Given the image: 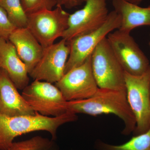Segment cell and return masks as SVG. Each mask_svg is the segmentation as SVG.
<instances>
[{
  "mask_svg": "<svg viewBox=\"0 0 150 150\" xmlns=\"http://www.w3.org/2000/svg\"><path fill=\"white\" fill-rule=\"evenodd\" d=\"M108 14L106 0H87L83 8L70 14L62 39L69 41L96 30L104 24Z\"/></svg>",
  "mask_w": 150,
  "mask_h": 150,
  "instance_id": "cell-10",
  "label": "cell"
},
{
  "mask_svg": "<svg viewBox=\"0 0 150 150\" xmlns=\"http://www.w3.org/2000/svg\"><path fill=\"white\" fill-rule=\"evenodd\" d=\"M17 89L7 73L0 68V113L9 116L34 115L35 112Z\"/></svg>",
  "mask_w": 150,
  "mask_h": 150,
  "instance_id": "cell-12",
  "label": "cell"
},
{
  "mask_svg": "<svg viewBox=\"0 0 150 150\" xmlns=\"http://www.w3.org/2000/svg\"><path fill=\"white\" fill-rule=\"evenodd\" d=\"M70 14L61 6L28 15L27 28L43 48L62 37L68 27Z\"/></svg>",
  "mask_w": 150,
  "mask_h": 150,
  "instance_id": "cell-5",
  "label": "cell"
},
{
  "mask_svg": "<svg viewBox=\"0 0 150 150\" xmlns=\"http://www.w3.org/2000/svg\"><path fill=\"white\" fill-rule=\"evenodd\" d=\"M16 28L10 20L5 11L0 7V38L8 40L11 33Z\"/></svg>",
  "mask_w": 150,
  "mask_h": 150,
  "instance_id": "cell-20",
  "label": "cell"
},
{
  "mask_svg": "<svg viewBox=\"0 0 150 150\" xmlns=\"http://www.w3.org/2000/svg\"><path fill=\"white\" fill-rule=\"evenodd\" d=\"M8 150H59L55 140L35 136L28 139L14 142Z\"/></svg>",
  "mask_w": 150,
  "mask_h": 150,
  "instance_id": "cell-17",
  "label": "cell"
},
{
  "mask_svg": "<svg viewBox=\"0 0 150 150\" xmlns=\"http://www.w3.org/2000/svg\"><path fill=\"white\" fill-rule=\"evenodd\" d=\"M149 47L150 48V40H149Z\"/></svg>",
  "mask_w": 150,
  "mask_h": 150,
  "instance_id": "cell-23",
  "label": "cell"
},
{
  "mask_svg": "<svg viewBox=\"0 0 150 150\" xmlns=\"http://www.w3.org/2000/svg\"><path fill=\"white\" fill-rule=\"evenodd\" d=\"M22 96L35 112L48 117H58L67 112V100L56 86L34 80L23 90Z\"/></svg>",
  "mask_w": 150,
  "mask_h": 150,
  "instance_id": "cell-8",
  "label": "cell"
},
{
  "mask_svg": "<svg viewBox=\"0 0 150 150\" xmlns=\"http://www.w3.org/2000/svg\"><path fill=\"white\" fill-rule=\"evenodd\" d=\"M87 0H54L56 6H61L66 8H71L81 5Z\"/></svg>",
  "mask_w": 150,
  "mask_h": 150,
  "instance_id": "cell-21",
  "label": "cell"
},
{
  "mask_svg": "<svg viewBox=\"0 0 150 150\" xmlns=\"http://www.w3.org/2000/svg\"><path fill=\"white\" fill-rule=\"evenodd\" d=\"M0 68L7 73L18 89L23 90L28 85L29 75L26 65L13 45L3 38H0Z\"/></svg>",
  "mask_w": 150,
  "mask_h": 150,
  "instance_id": "cell-14",
  "label": "cell"
},
{
  "mask_svg": "<svg viewBox=\"0 0 150 150\" xmlns=\"http://www.w3.org/2000/svg\"><path fill=\"white\" fill-rule=\"evenodd\" d=\"M55 86L67 101L81 100L92 96L99 88L92 70L91 56L81 65L65 73Z\"/></svg>",
  "mask_w": 150,
  "mask_h": 150,
  "instance_id": "cell-9",
  "label": "cell"
},
{
  "mask_svg": "<svg viewBox=\"0 0 150 150\" xmlns=\"http://www.w3.org/2000/svg\"><path fill=\"white\" fill-rule=\"evenodd\" d=\"M8 40L26 65L29 75L41 59L44 48L27 27L17 28L11 33Z\"/></svg>",
  "mask_w": 150,
  "mask_h": 150,
  "instance_id": "cell-13",
  "label": "cell"
},
{
  "mask_svg": "<svg viewBox=\"0 0 150 150\" xmlns=\"http://www.w3.org/2000/svg\"><path fill=\"white\" fill-rule=\"evenodd\" d=\"M76 114L67 111L58 117H48L35 112L33 115L9 116L0 113V150H8L14 139L30 132L46 131L56 140L60 126L76 121Z\"/></svg>",
  "mask_w": 150,
  "mask_h": 150,
  "instance_id": "cell-2",
  "label": "cell"
},
{
  "mask_svg": "<svg viewBox=\"0 0 150 150\" xmlns=\"http://www.w3.org/2000/svg\"><path fill=\"white\" fill-rule=\"evenodd\" d=\"M91 64L99 88L126 91L125 71L114 55L107 37L93 52Z\"/></svg>",
  "mask_w": 150,
  "mask_h": 150,
  "instance_id": "cell-3",
  "label": "cell"
},
{
  "mask_svg": "<svg viewBox=\"0 0 150 150\" xmlns=\"http://www.w3.org/2000/svg\"><path fill=\"white\" fill-rule=\"evenodd\" d=\"M109 45L125 72L141 76L150 66L146 56L136 43L130 32L119 29L107 36Z\"/></svg>",
  "mask_w": 150,
  "mask_h": 150,
  "instance_id": "cell-6",
  "label": "cell"
},
{
  "mask_svg": "<svg viewBox=\"0 0 150 150\" xmlns=\"http://www.w3.org/2000/svg\"><path fill=\"white\" fill-rule=\"evenodd\" d=\"M114 10L121 18L119 29L131 32L136 28L150 25V6L142 7L125 0H112Z\"/></svg>",
  "mask_w": 150,
  "mask_h": 150,
  "instance_id": "cell-15",
  "label": "cell"
},
{
  "mask_svg": "<svg viewBox=\"0 0 150 150\" xmlns=\"http://www.w3.org/2000/svg\"><path fill=\"white\" fill-rule=\"evenodd\" d=\"M125 79L127 100L136 121L133 134L137 136L150 129V66L141 76L125 72Z\"/></svg>",
  "mask_w": 150,
  "mask_h": 150,
  "instance_id": "cell-4",
  "label": "cell"
},
{
  "mask_svg": "<svg viewBox=\"0 0 150 150\" xmlns=\"http://www.w3.org/2000/svg\"><path fill=\"white\" fill-rule=\"evenodd\" d=\"M21 1L27 15L43 10L52 9L56 6L54 0H21Z\"/></svg>",
  "mask_w": 150,
  "mask_h": 150,
  "instance_id": "cell-19",
  "label": "cell"
},
{
  "mask_svg": "<svg viewBox=\"0 0 150 150\" xmlns=\"http://www.w3.org/2000/svg\"><path fill=\"white\" fill-rule=\"evenodd\" d=\"M94 148L95 150H150V129L144 134L134 136L122 144L112 145L97 140Z\"/></svg>",
  "mask_w": 150,
  "mask_h": 150,
  "instance_id": "cell-16",
  "label": "cell"
},
{
  "mask_svg": "<svg viewBox=\"0 0 150 150\" xmlns=\"http://www.w3.org/2000/svg\"><path fill=\"white\" fill-rule=\"evenodd\" d=\"M121 25V17L113 10L109 13L106 21L99 28L67 41L69 46L70 54L65 74L83 64L91 56L100 41L110 33L119 29Z\"/></svg>",
  "mask_w": 150,
  "mask_h": 150,
  "instance_id": "cell-7",
  "label": "cell"
},
{
  "mask_svg": "<svg viewBox=\"0 0 150 150\" xmlns=\"http://www.w3.org/2000/svg\"><path fill=\"white\" fill-rule=\"evenodd\" d=\"M69 54V46L64 39L44 48L41 59L29 76L34 80L56 83L64 75Z\"/></svg>",
  "mask_w": 150,
  "mask_h": 150,
  "instance_id": "cell-11",
  "label": "cell"
},
{
  "mask_svg": "<svg viewBox=\"0 0 150 150\" xmlns=\"http://www.w3.org/2000/svg\"><path fill=\"white\" fill-rule=\"evenodd\" d=\"M65 108L76 114L115 115L123 121L124 127L122 134L126 136L133 133L136 128V119L129 106L126 91L99 88L88 98L67 101Z\"/></svg>",
  "mask_w": 150,
  "mask_h": 150,
  "instance_id": "cell-1",
  "label": "cell"
},
{
  "mask_svg": "<svg viewBox=\"0 0 150 150\" xmlns=\"http://www.w3.org/2000/svg\"><path fill=\"white\" fill-rule=\"evenodd\" d=\"M125 1L131 3V4L139 5V4H140V3L142 2L143 0H125Z\"/></svg>",
  "mask_w": 150,
  "mask_h": 150,
  "instance_id": "cell-22",
  "label": "cell"
},
{
  "mask_svg": "<svg viewBox=\"0 0 150 150\" xmlns=\"http://www.w3.org/2000/svg\"><path fill=\"white\" fill-rule=\"evenodd\" d=\"M149 92H150V86H149Z\"/></svg>",
  "mask_w": 150,
  "mask_h": 150,
  "instance_id": "cell-24",
  "label": "cell"
},
{
  "mask_svg": "<svg viewBox=\"0 0 150 150\" xmlns=\"http://www.w3.org/2000/svg\"><path fill=\"white\" fill-rule=\"evenodd\" d=\"M0 7L5 11L16 27H27V16L23 10L21 0H0Z\"/></svg>",
  "mask_w": 150,
  "mask_h": 150,
  "instance_id": "cell-18",
  "label": "cell"
}]
</instances>
